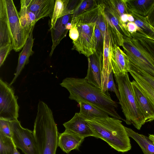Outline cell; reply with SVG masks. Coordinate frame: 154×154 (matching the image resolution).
Instances as JSON below:
<instances>
[{
	"instance_id": "277c9868",
	"label": "cell",
	"mask_w": 154,
	"mask_h": 154,
	"mask_svg": "<svg viewBox=\"0 0 154 154\" xmlns=\"http://www.w3.org/2000/svg\"><path fill=\"white\" fill-rule=\"evenodd\" d=\"M99 1L94 8L72 18L71 24L79 33L77 40L73 41L72 49L88 57L96 51L95 30L99 12Z\"/></svg>"
},
{
	"instance_id": "1f68e13d",
	"label": "cell",
	"mask_w": 154,
	"mask_h": 154,
	"mask_svg": "<svg viewBox=\"0 0 154 154\" xmlns=\"http://www.w3.org/2000/svg\"><path fill=\"white\" fill-rule=\"evenodd\" d=\"M129 71L131 70L136 73L154 89V77L136 67L130 65H129Z\"/></svg>"
},
{
	"instance_id": "d590c367",
	"label": "cell",
	"mask_w": 154,
	"mask_h": 154,
	"mask_svg": "<svg viewBox=\"0 0 154 154\" xmlns=\"http://www.w3.org/2000/svg\"><path fill=\"white\" fill-rule=\"evenodd\" d=\"M113 74L112 71L109 76L106 86L107 90V91H109L114 93L119 100L120 98L119 92L118 90L117 89L114 83Z\"/></svg>"
},
{
	"instance_id": "ffe728a7",
	"label": "cell",
	"mask_w": 154,
	"mask_h": 154,
	"mask_svg": "<svg viewBox=\"0 0 154 154\" xmlns=\"http://www.w3.org/2000/svg\"><path fill=\"white\" fill-rule=\"evenodd\" d=\"M20 4L19 13L20 22L26 36L28 38L38 20L35 14L27 9L25 0H20Z\"/></svg>"
},
{
	"instance_id": "ac0fdd59",
	"label": "cell",
	"mask_w": 154,
	"mask_h": 154,
	"mask_svg": "<svg viewBox=\"0 0 154 154\" xmlns=\"http://www.w3.org/2000/svg\"><path fill=\"white\" fill-rule=\"evenodd\" d=\"M84 138L65 129L63 133L59 134L58 146L64 152L68 153L72 150L78 149Z\"/></svg>"
},
{
	"instance_id": "60d3db41",
	"label": "cell",
	"mask_w": 154,
	"mask_h": 154,
	"mask_svg": "<svg viewBox=\"0 0 154 154\" xmlns=\"http://www.w3.org/2000/svg\"><path fill=\"white\" fill-rule=\"evenodd\" d=\"M128 22H134V19L133 16L131 14H128Z\"/></svg>"
},
{
	"instance_id": "4fadbf2b",
	"label": "cell",
	"mask_w": 154,
	"mask_h": 154,
	"mask_svg": "<svg viewBox=\"0 0 154 154\" xmlns=\"http://www.w3.org/2000/svg\"><path fill=\"white\" fill-rule=\"evenodd\" d=\"M88 67L85 78L89 83L102 90V58L97 52L88 57Z\"/></svg>"
},
{
	"instance_id": "f546056e",
	"label": "cell",
	"mask_w": 154,
	"mask_h": 154,
	"mask_svg": "<svg viewBox=\"0 0 154 154\" xmlns=\"http://www.w3.org/2000/svg\"><path fill=\"white\" fill-rule=\"evenodd\" d=\"M69 0H56L51 21V28L54 27L57 20L63 14L68 6Z\"/></svg>"
},
{
	"instance_id": "d4e9b609",
	"label": "cell",
	"mask_w": 154,
	"mask_h": 154,
	"mask_svg": "<svg viewBox=\"0 0 154 154\" xmlns=\"http://www.w3.org/2000/svg\"><path fill=\"white\" fill-rule=\"evenodd\" d=\"M11 44L5 18L2 10L0 8V48Z\"/></svg>"
},
{
	"instance_id": "f35d334b",
	"label": "cell",
	"mask_w": 154,
	"mask_h": 154,
	"mask_svg": "<svg viewBox=\"0 0 154 154\" xmlns=\"http://www.w3.org/2000/svg\"><path fill=\"white\" fill-rule=\"evenodd\" d=\"M146 17L148 23L154 26V6Z\"/></svg>"
},
{
	"instance_id": "30bf717a",
	"label": "cell",
	"mask_w": 154,
	"mask_h": 154,
	"mask_svg": "<svg viewBox=\"0 0 154 154\" xmlns=\"http://www.w3.org/2000/svg\"><path fill=\"white\" fill-rule=\"evenodd\" d=\"M79 1H69L67 8L62 16L57 20L54 27L50 28L52 45L49 55L51 56L54 50L61 40L65 38L72 27L71 21L74 10Z\"/></svg>"
},
{
	"instance_id": "8d00e7d4",
	"label": "cell",
	"mask_w": 154,
	"mask_h": 154,
	"mask_svg": "<svg viewBox=\"0 0 154 154\" xmlns=\"http://www.w3.org/2000/svg\"><path fill=\"white\" fill-rule=\"evenodd\" d=\"M126 25L127 29L131 34L135 33L137 31L140 30V29L137 26L134 22H128Z\"/></svg>"
},
{
	"instance_id": "8992f818",
	"label": "cell",
	"mask_w": 154,
	"mask_h": 154,
	"mask_svg": "<svg viewBox=\"0 0 154 154\" xmlns=\"http://www.w3.org/2000/svg\"><path fill=\"white\" fill-rule=\"evenodd\" d=\"M0 8L5 18L13 49L19 51L23 47L28 38L21 26L19 13L12 0H0Z\"/></svg>"
},
{
	"instance_id": "ee69618b",
	"label": "cell",
	"mask_w": 154,
	"mask_h": 154,
	"mask_svg": "<svg viewBox=\"0 0 154 154\" xmlns=\"http://www.w3.org/2000/svg\"><path fill=\"white\" fill-rule=\"evenodd\" d=\"M153 27H154V26H153Z\"/></svg>"
},
{
	"instance_id": "2e32d148",
	"label": "cell",
	"mask_w": 154,
	"mask_h": 154,
	"mask_svg": "<svg viewBox=\"0 0 154 154\" xmlns=\"http://www.w3.org/2000/svg\"><path fill=\"white\" fill-rule=\"evenodd\" d=\"M65 129L68 130L83 138L94 137V134L89 125L78 112L69 121L63 124Z\"/></svg>"
},
{
	"instance_id": "44dd1931",
	"label": "cell",
	"mask_w": 154,
	"mask_h": 154,
	"mask_svg": "<svg viewBox=\"0 0 154 154\" xmlns=\"http://www.w3.org/2000/svg\"><path fill=\"white\" fill-rule=\"evenodd\" d=\"M128 13L146 17L154 6V0H127Z\"/></svg>"
},
{
	"instance_id": "484cf974",
	"label": "cell",
	"mask_w": 154,
	"mask_h": 154,
	"mask_svg": "<svg viewBox=\"0 0 154 154\" xmlns=\"http://www.w3.org/2000/svg\"><path fill=\"white\" fill-rule=\"evenodd\" d=\"M116 14L121 17L125 14H128L127 0H103Z\"/></svg>"
},
{
	"instance_id": "cb8c5ba5",
	"label": "cell",
	"mask_w": 154,
	"mask_h": 154,
	"mask_svg": "<svg viewBox=\"0 0 154 154\" xmlns=\"http://www.w3.org/2000/svg\"><path fill=\"white\" fill-rule=\"evenodd\" d=\"M134 19V22L140 29L138 32L143 34L146 37L154 41V27L148 22L146 17L135 13L131 14Z\"/></svg>"
},
{
	"instance_id": "9a60e30c",
	"label": "cell",
	"mask_w": 154,
	"mask_h": 154,
	"mask_svg": "<svg viewBox=\"0 0 154 154\" xmlns=\"http://www.w3.org/2000/svg\"><path fill=\"white\" fill-rule=\"evenodd\" d=\"M54 0H25L27 9L33 13L38 20L49 16L51 19L54 6Z\"/></svg>"
},
{
	"instance_id": "8fae6325",
	"label": "cell",
	"mask_w": 154,
	"mask_h": 154,
	"mask_svg": "<svg viewBox=\"0 0 154 154\" xmlns=\"http://www.w3.org/2000/svg\"><path fill=\"white\" fill-rule=\"evenodd\" d=\"M103 3L105 6L106 16L114 43L118 46H122L124 37L126 36L131 38V35L127 29L126 24L122 21L120 17Z\"/></svg>"
},
{
	"instance_id": "3957f363",
	"label": "cell",
	"mask_w": 154,
	"mask_h": 154,
	"mask_svg": "<svg viewBox=\"0 0 154 154\" xmlns=\"http://www.w3.org/2000/svg\"><path fill=\"white\" fill-rule=\"evenodd\" d=\"M86 121L95 137L104 140L119 152H125L131 149L129 137L120 119L109 116Z\"/></svg>"
},
{
	"instance_id": "e0dca14e",
	"label": "cell",
	"mask_w": 154,
	"mask_h": 154,
	"mask_svg": "<svg viewBox=\"0 0 154 154\" xmlns=\"http://www.w3.org/2000/svg\"><path fill=\"white\" fill-rule=\"evenodd\" d=\"M111 63L113 74L128 72L129 60L126 54L116 44H114L111 51Z\"/></svg>"
},
{
	"instance_id": "f1b7e54d",
	"label": "cell",
	"mask_w": 154,
	"mask_h": 154,
	"mask_svg": "<svg viewBox=\"0 0 154 154\" xmlns=\"http://www.w3.org/2000/svg\"><path fill=\"white\" fill-rule=\"evenodd\" d=\"M98 3V1L94 0L79 1L74 10L72 18L96 7L97 6Z\"/></svg>"
},
{
	"instance_id": "9c48e42d",
	"label": "cell",
	"mask_w": 154,
	"mask_h": 154,
	"mask_svg": "<svg viewBox=\"0 0 154 154\" xmlns=\"http://www.w3.org/2000/svg\"><path fill=\"white\" fill-rule=\"evenodd\" d=\"M12 138L17 147L25 154H39L33 131L23 127L17 119L10 121Z\"/></svg>"
},
{
	"instance_id": "603a6c76",
	"label": "cell",
	"mask_w": 154,
	"mask_h": 154,
	"mask_svg": "<svg viewBox=\"0 0 154 154\" xmlns=\"http://www.w3.org/2000/svg\"><path fill=\"white\" fill-rule=\"evenodd\" d=\"M125 129L128 136L136 141L144 154H154V142L149 137L140 134L130 128L125 127Z\"/></svg>"
},
{
	"instance_id": "4dcf8cb0",
	"label": "cell",
	"mask_w": 154,
	"mask_h": 154,
	"mask_svg": "<svg viewBox=\"0 0 154 154\" xmlns=\"http://www.w3.org/2000/svg\"><path fill=\"white\" fill-rule=\"evenodd\" d=\"M131 35L132 37L137 39L144 48L154 58V41L148 38L143 34L137 32Z\"/></svg>"
},
{
	"instance_id": "6da1fadb",
	"label": "cell",
	"mask_w": 154,
	"mask_h": 154,
	"mask_svg": "<svg viewBox=\"0 0 154 154\" xmlns=\"http://www.w3.org/2000/svg\"><path fill=\"white\" fill-rule=\"evenodd\" d=\"M69 92V98L79 103H88L103 110L109 115L123 120L117 112L116 103L111 98L108 92H105L89 83L85 78L67 77L60 84Z\"/></svg>"
},
{
	"instance_id": "d6a6232c",
	"label": "cell",
	"mask_w": 154,
	"mask_h": 154,
	"mask_svg": "<svg viewBox=\"0 0 154 154\" xmlns=\"http://www.w3.org/2000/svg\"><path fill=\"white\" fill-rule=\"evenodd\" d=\"M95 35L96 42V52L102 57L104 47V39L97 25H96Z\"/></svg>"
},
{
	"instance_id": "d6986e66",
	"label": "cell",
	"mask_w": 154,
	"mask_h": 154,
	"mask_svg": "<svg viewBox=\"0 0 154 154\" xmlns=\"http://www.w3.org/2000/svg\"><path fill=\"white\" fill-rule=\"evenodd\" d=\"M33 29L31 32L25 45L19 54L16 72L14 74V78L9 84L11 86L15 82L25 66L29 63L30 56L34 53V52L32 50L34 40L32 35Z\"/></svg>"
},
{
	"instance_id": "7c38bea8",
	"label": "cell",
	"mask_w": 154,
	"mask_h": 154,
	"mask_svg": "<svg viewBox=\"0 0 154 154\" xmlns=\"http://www.w3.org/2000/svg\"><path fill=\"white\" fill-rule=\"evenodd\" d=\"M114 44L109 27L104 38V47L102 57V90L104 92L107 90V85L108 78L112 71L111 63V51Z\"/></svg>"
},
{
	"instance_id": "7402d4cb",
	"label": "cell",
	"mask_w": 154,
	"mask_h": 154,
	"mask_svg": "<svg viewBox=\"0 0 154 154\" xmlns=\"http://www.w3.org/2000/svg\"><path fill=\"white\" fill-rule=\"evenodd\" d=\"M78 103L80 107L79 113L86 120L109 117L104 111L88 103L81 101Z\"/></svg>"
},
{
	"instance_id": "4316f807",
	"label": "cell",
	"mask_w": 154,
	"mask_h": 154,
	"mask_svg": "<svg viewBox=\"0 0 154 154\" xmlns=\"http://www.w3.org/2000/svg\"><path fill=\"white\" fill-rule=\"evenodd\" d=\"M16 148L12 138L0 132V154H14Z\"/></svg>"
},
{
	"instance_id": "5b68a950",
	"label": "cell",
	"mask_w": 154,
	"mask_h": 154,
	"mask_svg": "<svg viewBox=\"0 0 154 154\" xmlns=\"http://www.w3.org/2000/svg\"><path fill=\"white\" fill-rule=\"evenodd\" d=\"M119 92V100L125 122L128 125L132 124L138 130L146 123L144 117L135 98L128 72L114 74Z\"/></svg>"
},
{
	"instance_id": "83f0119b",
	"label": "cell",
	"mask_w": 154,
	"mask_h": 154,
	"mask_svg": "<svg viewBox=\"0 0 154 154\" xmlns=\"http://www.w3.org/2000/svg\"><path fill=\"white\" fill-rule=\"evenodd\" d=\"M136 81L146 96L154 105V89L148 84L139 75L134 72H129Z\"/></svg>"
},
{
	"instance_id": "b9f144b4",
	"label": "cell",
	"mask_w": 154,
	"mask_h": 154,
	"mask_svg": "<svg viewBox=\"0 0 154 154\" xmlns=\"http://www.w3.org/2000/svg\"><path fill=\"white\" fill-rule=\"evenodd\" d=\"M149 137L154 142V134H149Z\"/></svg>"
},
{
	"instance_id": "52a82bcc",
	"label": "cell",
	"mask_w": 154,
	"mask_h": 154,
	"mask_svg": "<svg viewBox=\"0 0 154 154\" xmlns=\"http://www.w3.org/2000/svg\"><path fill=\"white\" fill-rule=\"evenodd\" d=\"M122 47L129 60V65L136 67L154 77V58L133 37H124Z\"/></svg>"
},
{
	"instance_id": "7bdbcfd3",
	"label": "cell",
	"mask_w": 154,
	"mask_h": 154,
	"mask_svg": "<svg viewBox=\"0 0 154 154\" xmlns=\"http://www.w3.org/2000/svg\"><path fill=\"white\" fill-rule=\"evenodd\" d=\"M17 148H16L15 149L14 154H20V153L18 151Z\"/></svg>"
},
{
	"instance_id": "836d02e7",
	"label": "cell",
	"mask_w": 154,
	"mask_h": 154,
	"mask_svg": "<svg viewBox=\"0 0 154 154\" xmlns=\"http://www.w3.org/2000/svg\"><path fill=\"white\" fill-rule=\"evenodd\" d=\"M0 132L6 136L12 138L9 121L0 119Z\"/></svg>"
},
{
	"instance_id": "e575fe53",
	"label": "cell",
	"mask_w": 154,
	"mask_h": 154,
	"mask_svg": "<svg viewBox=\"0 0 154 154\" xmlns=\"http://www.w3.org/2000/svg\"><path fill=\"white\" fill-rule=\"evenodd\" d=\"M13 49L11 44L0 48V67L3 64L10 51Z\"/></svg>"
},
{
	"instance_id": "ab89813d",
	"label": "cell",
	"mask_w": 154,
	"mask_h": 154,
	"mask_svg": "<svg viewBox=\"0 0 154 154\" xmlns=\"http://www.w3.org/2000/svg\"><path fill=\"white\" fill-rule=\"evenodd\" d=\"M128 14H125L121 17V19L122 21L124 23L126 24L128 22Z\"/></svg>"
},
{
	"instance_id": "7a4b0ae2",
	"label": "cell",
	"mask_w": 154,
	"mask_h": 154,
	"mask_svg": "<svg viewBox=\"0 0 154 154\" xmlns=\"http://www.w3.org/2000/svg\"><path fill=\"white\" fill-rule=\"evenodd\" d=\"M33 132L39 154H56L59 134L52 110L42 101L38 105Z\"/></svg>"
},
{
	"instance_id": "ba28073f",
	"label": "cell",
	"mask_w": 154,
	"mask_h": 154,
	"mask_svg": "<svg viewBox=\"0 0 154 154\" xmlns=\"http://www.w3.org/2000/svg\"><path fill=\"white\" fill-rule=\"evenodd\" d=\"M18 97L13 88L0 79V119L9 121L17 119L19 106Z\"/></svg>"
},
{
	"instance_id": "74e56055",
	"label": "cell",
	"mask_w": 154,
	"mask_h": 154,
	"mask_svg": "<svg viewBox=\"0 0 154 154\" xmlns=\"http://www.w3.org/2000/svg\"><path fill=\"white\" fill-rule=\"evenodd\" d=\"M69 35L73 41H76L79 36V33L77 27L72 26L71 28L69 30Z\"/></svg>"
},
{
	"instance_id": "5bb4252c",
	"label": "cell",
	"mask_w": 154,
	"mask_h": 154,
	"mask_svg": "<svg viewBox=\"0 0 154 154\" xmlns=\"http://www.w3.org/2000/svg\"><path fill=\"white\" fill-rule=\"evenodd\" d=\"M134 94L137 103L144 117L145 122L154 120V105L149 100L137 83L131 82Z\"/></svg>"
}]
</instances>
